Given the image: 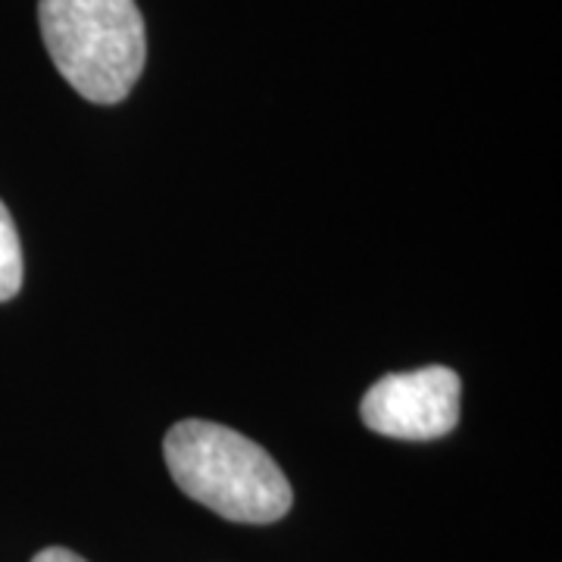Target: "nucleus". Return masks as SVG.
<instances>
[{"mask_svg": "<svg viewBox=\"0 0 562 562\" xmlns=\"http://www.w3.org/2000/svg\"><path fill=\"white\" fill-rule=\"evenodd\" d=\"M162 453L172 482L228 522H279L294 503L279 462L235 428L206 419L176 422Z\"/></svg>", "mask_w": 562, "mask_h": 562, "instance_id": "nucleus-1", "label": "nucleus"}, {"mask_svg": "<svg viewBox=\"0 0 562 562\" xmlns=\"http://www.w3.org/2000/svg\"><path fill=\"white\" fill-rule=\"evenodd\" d=\"M38 22L50 60L85 101L128 98L147 57L135 0H41Z\"/></svg>", "mask_w": 562, "mask_h": 562, "instance_id": "nucleus-2", "label": "nucleus"}, {"mask_svg": "<svg viewBox=\"0 0 562 562\" xmlns=\"http://www.w3.org/2000/svg\"><path fill=\"white\" fill-rule=\"evenodd\" d=\"M460 375L447 366L394 372L360 403L366 428L397 441H438L460 422Z\"/></svg>", "mask_w": 562, "mask_h": 562, "instance_id": "nucleus-3", "label": "nucleus"}, {"mask_svg": "<svg viewBox=\"0 0 562 562\" xmlns=\"http://www.w3.org/2000/svg\"><path fill=\"white\" fill-rule=\"evenodd\" d=\"M22 288V244L16 222L0 201V303L16 297Z\"/></svg>", "mask_w": 562, "mask_h": 562, "instance_id": "nucleus-4", "label": "nucleus"}, {"mask_svg": "<svg viewBox=\"0 0 562 562\" xmlns=\"http://www.w3.org/2000/svg\"><path fill=\"white\" fill-rule=\"evenodd\" d=\"M32 562H88L81 560L79 553H72V550H66V547H47V550H41L38 557Z\"/></svg>", "mask_w": 562, "mask_h": 562, "instance_id": "nucleus-5", "label": "nucleus"}]
</instances>
